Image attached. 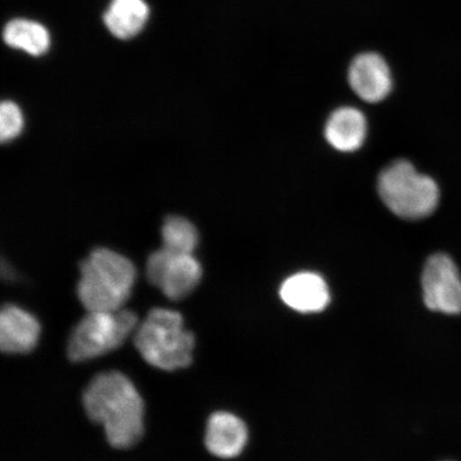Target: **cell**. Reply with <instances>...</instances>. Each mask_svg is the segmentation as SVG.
<instances>
[{
  "label": "cell",
  "instance_id": "6da1fadb",
  "mask_svg": "<svg viewBox=\"0 0 461 461\" xmlns=\"http://www.w3.org/2000/svg\"><path fill=\"white\" fill-rule=\"evenodd\" d=\"M86 416L103 425L109 445L129 448L137 445L144 431V403L131 380L119 372L96 375L85 390Z\"/></svg>",
  "mask_w": 461,
  "mask_h": 461
},
{
  "label": "cell",
  "instance_id": "7a4b0ae2",
  "mask_svg": "<svg viewBox=\"0 0 461 461\" xmlns=\"http://www.w3.org/2000/svg\"><path fill=\"white\" fill-rule=\"evenodd\" d=\"M137 270L120 253L96 248L80 264L77 295L86 311H119L129 301Z\"/></svg>",
  "mask_w": 461,
  "mask_h": 461
},
{
  "label": "cell",
  "instance_id": "3957f363",
  "mask_svg": "<svg viewBox=\"0 0 461 461\" xmlns=\"http://www.w3.org/2000/svg\"><path fill=\"white\" fill-rule=\"evenodd\" d=\"M135 346L149 365L163 371H176L192 365L194 337L184 328L176 311L155 308L138 327Z\"/></svg>",
  "mask_w": 461,
  "mask_h": 461
},
{
  "label": "cell",
  "instance_id": "277c9868",
  "mask_svg": "<svg viewBox=\"0 0 461 461\" xmlns=\"http://www.w3.org/2000/svg\"><path fill=\"white\" fill-rule=\"evenodd\" d=\"M378 193L392 212L411 221L432 214L440 198L436 182L406 160H397L380 173Z\"/></svg>",
  "mask_w": 461,
  "mask_h": 461
},
{
  "label": "cell",
  "instance_id": "5b68a950",
  "mask_svg": "<svg viewBox=\"0 0 461 461\" xmlns=\"http://www.w3.org/2000/svg\"><path fill=\"white\" fill-rule=\"evenodd\" d=\"M138 316L130 310L88 311L68 339L73 362L95 359L120 348L136 330Z\"/></svg>",
  "mask_w": 461,
  "mask_h": 461
},
{
  "label": "cell",
  "instance_id": "8992f818",
  "mask_svg": "<svg viewBox=\"0 0 461 461\" xmlns=\"http://www.w3.org/2000/svg\"><path fill=\"white\" fill-rule=\"evenodd\" d=\"M149 284L171 301H182L194 291L202 278V267L194 255H173L165 248L155 251L147 262Z\"/></svg>",
  "mask_w": 461,
  "mask_h": 461
},
{
  "label": "cell",
  "instance_id": "52a82bcc",
  "mask_svg": "<svg viewBox=\"0 0 461 461\" xmlns=\"http://www.w3.org/2000/svg\"><path fill=\"white\" fill-rule=\"evenodd\" d=\"M426 307L446 314L461 313V278L453 259L442 253L431 256L422 275Z\"/></svg>",
  "mask_w": 461,
  "mask_h": 461
},
{
  "label": "cell",
  "instance_id": "ba28073f",
  "mask_svg": "<svg viewBox=\"0 0 461 461\" xmlns=\"http://www.w3.org/2000/svg\"><path fill=\"white\" fill-rule=\"evenodd\" d=\"M348 79L355 94L368 103L383 101L392 89L389 67L376 54L357 57L349 68Z\"/></svg>",
  "mask_w": 461,
  "mask_h": 461
},
{
  "label": "cell",
  "instance_id": "9c48e42d",
  "mask_svg": "<svg viewBox=\"0 0 461 461\" xmlns=\"http://www.w3.org/2000/svg\"><path fill=\"white\" fill-rule=\"evenodd\" d=\"M40 327L36 317L14 304H5L0 313V348L3 353L28 354L36 348Z\"/></svg>",
  "mask_w": 461,
  "mask_h": 461
},
{
  "label": "cell",
  "instance_id": "30bf717a",
  "mask_svg": "<svg viewBox=\"0 0 461 461\" xmlns=\"http://www.w3.org/2000/svg\"><path fill=\"white\" fill-rule=\"evenodd\" d=\"M280 296L288 307L302 313L320 312L330 302V288L325 280L313 273L290 276L282 285Z\"/></svg>",
  "mask_w": 461,
  "mask_h": 461
},
{
  "label": "cell",
  "instance_id": "8fae6325",
  "mask_svg": "<svg viewBox=\"0 0 461 461\" xmlns=\"http://www.w3.org/2000/svg\"><path fill=\"white\" fill-rule=\"evenodd\" d=\"M248 431L243 420L228 412H216L207 422L205 446L221 458H233L243 451Z\"/></svg>",
  "mask_w": 461,
  "mask_h": 461
},
{
  "label": "cell",
  "instance_id": "7c38bea8",
  "mask_svg": "<svg viewBox=\"0 0 461 461\" xmlns=\"http://www.w3.org/2000/svg\"><path fill=\"white\" fill-rule=\"evenodd\" d=\"M325 135L328 142L339 151H356L366 140V117L358 109L339 108L328 120Z\"/></svg>",
  "mask_w": 461,
  "mask_h": 461
},
{
  "label": "cell",
  "instance_id": "4fadbf2b",
  "mask_svg": "<svg viewBox=\"0 0 461 461\" xmlns=\"http://www.w3.org/2000/svg\"><path fill=\"white\" fill-rule=\"evenodd\" d=\"M148 17L149 7L143 0H112L104 22L114 37L126 40L142 31Z\"/></svg>",
  "mask_w": 461,
  "mask_h": 461
},
{
  "label": "cell",
  "instance_id": "5bb4252c",
  "mask_svg": "<svg viewBox=\"0 0 461 461\" xmlns=\"http://www.w3.org/2000/svg\"><path fill=\"white\" fill-rule=\"evenodd\" d=\"M4 41L16 50L32 56H41L49 50L50 37L43 25L29 20H14L4 29Z\"/></svg>",
  "mask_w": 461,
  "mask_h": 461
},
{
  "label": "cell",
  "instance_id": "9a60e30c",
  "mask_svg": "<svg viewBox=\"0 0 461 461\" xmlns=\"http://www.w3.org/2000/svg\"><path fill=\"white\" fill-rule=\"evenodd\" d=\"M161 238L163 248L173 255H193L199 241L197 228L186 218L178 216L166 219Z\"/></svg>",
  "mask_w": 461,
  "mask_h": 461
},
{
  "label": "cell",
  "instance_id": "2e32d148",
  "mask_svg": "<svg viewBox=\"0 0 461 461\" xmlns=\"http://www.w3.org/2000/svg\"><path fill=\"white\" fill-rule=\"evenodd\" d=\"M24 115L15 103L5 101L0 107V138L4 143L16 140L24 130Z\"/></svg>",
  "mask_w": 461,
  "mask_h": 461
}]
</instances>
